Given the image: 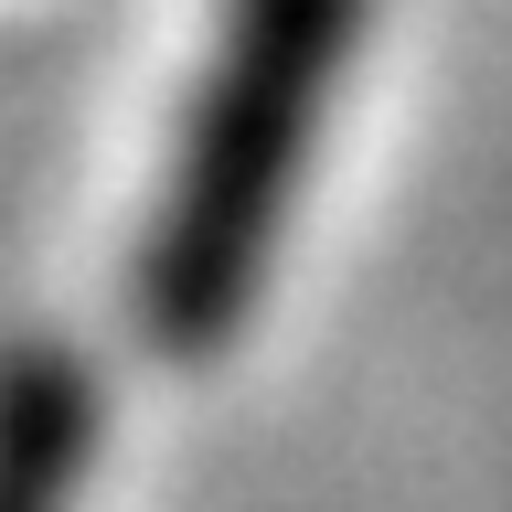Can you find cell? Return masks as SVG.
<instances>
[{
  "label": "cell",
  "instance_id": "cell-1",
  "mask_svg": "<svg viewBox=\"0 0 512 512\" xmlns=\"http://www.w3.org/2000/svg\"><path fill=\"white\" fill-rule=\"evenodd\" d=\"M352 32H363V0H224L214 64L192 86L171 182L128 267V310L160 363H214L256 310L320 107L352 64Z\"/></svg>",
  "mask_w": 512,
  "mask_h": 512
},
{
  "label": "cell",
  "instance_id": "cell-2",
  "mask_svg": "<svg viewBox=\"0 0 512 512\" xmlns=\"http://www.w3.org/2000/svg\"><path fill=\"white\" fill-rule=\"evenodd\" d=\"M96 459V384L64 342H22L11 363V512H64Z\"/></svg>",
  "mask_w": 512,
  "mask_h": 512
}]
</instances>
